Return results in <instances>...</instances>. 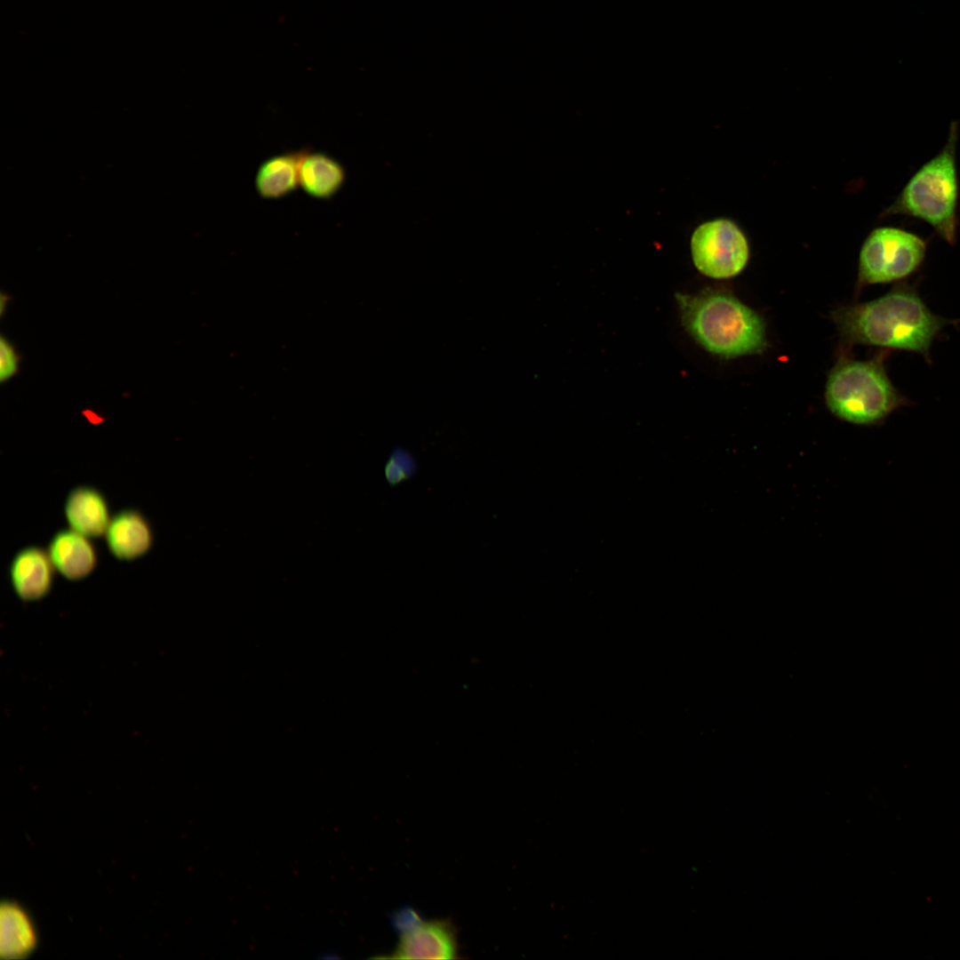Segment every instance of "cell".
I'll return each mask as SVG.
<instances>
[{"label": "cell", "mask_w": 960, "mask_h": 960, "mask_svg": "<svg viewBox=\"0 0 960 960\" xmlns=\"http://www.w3.org/2000/svg\"><path fill=\"white\" fill-rule=\"evenodd\" d=\"M825 396L834 415L857 425L879 424L910 404L889 379L883 355L867 361L839 362L828 376Z\"/></svg>", "instance_id": "277c9868"}, {"label": "cell", "mask_w": 960, "mask_h": 960, "mask_svg": "<svg viewBox=\"0 0 960 960\" xmlns=\"http://www.w3.org/2000/svg\"><path fill=\"white\" fill-rule=\"evenodd\" d=\"M833 319L848 343L915 352L927 362L933 340L954 323L932 313L906 283L873 300L841 308Z\"/></svg>", "instance_id": "6da1fadb"}, {"label": "cell", "mask_w": 960, "mask_h": 960, "mask_svg": "<svg viewBox=\"0 0 960 960\" xmlns=\"http://www.w3.org/2000/svg\"><path fill=\"white\" fill-rule=\"evenodd\" d=\"M21 356L15 345L3 333L0 337V383L4 384L16 376L20 371Z\"/></svg>", "instance_id": "2e32d148"}, {"label": "cell", "mask_w": 960, "mask_h": 960, "mask_svg": "<svg viewBox=\"0 0 960 960\" xmlns=\"http://www.w3.org/2000/svg\"><path fill=\"white\" fill-rule=\"evenodd\" d=\"M64 511L70 528L89 538L105 534L111 519L104 495L88 485L77 486L69 492Z\"/></svg>", "instance_id": "8fae6325"}, {"label": "cell", "mask_w": 960, "mask_h": 960, "mask_svg": "<svg viewBox=\"0 0 960 960\" xmlns=\"http://www.w3.org/2000/svg\"><path fill=\"white\" fill-rule=\"evenodd\" d=\"M676 300L684 327L707 351L734 358L766 349L764 319L732 292L708 288L696 294L676 293Z\"/></svg>", "instance_id": "7a4b0ae2"}, {"label": "cell", "mask_w": 960, "mask_h": 960, "mask_svg": "<svg viewBox=\"0 0 960 960\" xmlns=\"http://www.w3.org/2000/svg\"><path fill=\"white\" fill-rule=\"evenodd\" d=\"M957 140L958 123L953 121L943 148L910 177L881 217L904 215L921 220L944 241L956 244L959 226Z\"/></svg>", "instance_id": "3957f363"}, {"label": "cell", "mask_w": 960, "mask_h": 960, "mask_svg": "<svg viewBox=\"0 0 960 960\" xmlns=\"http://www.w3.org/2000/svg\"><path fill=\"white\" fill-rule=\"evenodd\" d=\"M105 536L111 554L122 561H132L144 556L153 544L151 526L136 509H124L112 516Z\"/></svg>", "instance_id": "9c48e42d"}, {"label": "cell", "mask_w": 960, "mask_h": 960, "mask_svg": "<svg viewBox=\"0 0 960 960\" xmlns=\"http://www.w3.org/2000/svg\"><path fill=\"white\" fill-rule=\"evenodd\" d=\"M304 149L267 158L258 167L255 188L264 199H280L297 189L299 166Z\"/></svg>", "instance_id": "5bb4252c"}, {"label": "cell", "mask_w": 960, "mask_h": 960, "mask_svg": "<svg viewBox=\"0 0 960 960\" xmlns=\"http://www.w3.org/2000/svg\"><path fill=\"white\" fill-rule=\"evenodd\" d=\"M414 471L415 463L412 457L401 449L396 450L391 454L385 467V476L391 485L398 484L410 478Z\"/></svg>", "instance_id": "9a60e30c"}, {"label": "cell", "mask_w": 960, "mask_h": 960, "mask_svg": "<svg viewBox=\"0 0 960 960\" xmlns=\"http://www.w3.org/2000/svg\"><path fill=\"white\" fill-rule=\"evenodd\" d=\"M47 553L55 570L70 580L84 579L97 564L96 549L89 537L71 528L54 534Z\"/></svg>", "instance_id": "30bf717a"}, {"label": "cell", "mask_w": 960, "mask_h": 960, "mask_svg": "<svg viewBox=\"0 0 960 960\" xmlns=\"http://www.w3.org/2000/svg\"><path fill=\"white\" fill-rule=\"evenodd\" d=\"M927 242L897 227L873 229L860 252L858 284H887L903 280L923 265Z\"/></svg>", "instance_id": "5b68a950"}, {"label": "cell", "mask_w": 960, "mask_h": 960, "mask_svg": "<svg viewBox=\"0 0 960 960\" xmlns=\"http://www.w3.org/2000/svg\"><path fill=\"white\" fill-rule=\"evenodd\" d=\"M346 179L343 166L329 155L304 149L299 166V184L306 194L316 199L334 196Z\"/></svg>", "instance_id": "7c38bea8"}, {"label": "cell", "mask_w": 960, "mask_h": 960, "mask_svg": "<svg viewBox=\"0 0 960 960\" xmlns=\"http://www.w3.org/2000/svg\"><path fill=\"white\" fill-rule=\"evenodd\" d=\"M379 959H458L457 931L450 919L421 918L399 932L398 941L388 955Z\"/></svg>", "instance_id": "52a82bcc"}, {"label": "cell", "mask_w": 960, "mask_h": 960, "mask_svg": "<svg viewBox=\"0 0 960 960\" xmlns=\"http://www.w3.org/2000/svg\"><path fill=\"white\" fill-rule=\"evenodd\" d=\"M54 569L47 550L36 546L20 549L10 565V579L16 595L24 601L45 596L52 588Z\"/></svg>", "instance_id": "ba28073f"}, {"label": "cell", "mask_w": 960, "mask_h": 960, "mask_svg": "<svg viewBox=\"0 0 960 960\" xmlns=\"http://www.w3.org/2000/svg\"><path fill=\"white\" fill-rule=\"evenodd\" d=\"M38 936L28 913L18 903L7 901L0 909V954L8 960L28 956L37 946Z\"/></svg>", "instance_id": "4fadbf2b"}, {"label": "cell", "mask_w": 960, "mask_h": 960, "mask_svg": "<svg viewBox=\"0 0 960 960\" xmlns=\"http://www.w3.org/2000/svg\"><path fill=\"white\" fill-rule=\"evenodd\" d=\"M691 253L697 269L715 279L739 275L749 259L748 239L739 226L728 219L706 221L695 228Z\"/></svg>", "instance_id": "8992f818"}]
</instances>
